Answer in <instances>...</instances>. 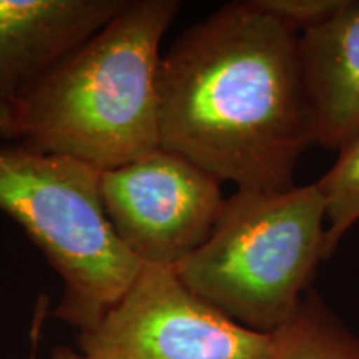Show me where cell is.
<instances>
[{"label":"cell","instance_id":"cell-5","mask_svg":"<svg viewBox=\"0 0 359 359\" xmlns=\"http://www.w3.org/2000/svg\"><path fill=\"white\" fill-rule=\"evenodd\" d=\"M83 359H268L271 334L193 293L175 268L145 264L122 299L79 333Z\"/></svg>","mask_w":359,"mask_h":359},{"label":"cell","instance_id":"cell-3","mask_svg":"<svg viewBox=\"0 0 359 359\" xmlns=\"http://www.w3.org/2000/svg\"><path fill=\"white\" fill-rule=\"evenodd\" d=\"M325 200L316 183L236 190L208 240L175 271L233 321L271 334L309 291L325 259Z\"/></svg>","mask_w":359,"mask_h":359},{"label":"cell","instance_id":"cell-10","mask_svg":"<svg viewBox=\"0 0 359 359\" xmlns=\"http://www.w3.org/2000/svg\"><path fill=\"white\" fill-rule=\"evenodd\" d=\"M334 165L318 180L325 200V259H330L339 241L359 222V128L339 148Z\"/></svg>","mask_w":359,"mask_h":359},{"label":"cell","instance_id":"cell-7","mask_svg":"<svg viewBox=\"0 0 359 359\" xmlns=\"http://www.w3.org/2000/svg\"><path fill=\"white\" fill-rule=\"evenodd\" d=\"M128 0H0V110L92 39Z\"/></svg>","mask_w":359,"mask_h":359},{"label":"cell","instance_id":"cell-1","mask_svg":"<svg viewBox=\"0 0 359 359\" xmlns=\"http://www.w3.org/2000/svg\"><path fill=\"white\" fill-rule=\"evenodd\" d=\"M298 45L253 0L191 25L160 60V148L236 190L293 188L314 145Z\"/></svg>","mask_w":359,"mask_h":359},{"label":"cell","instance_id":"cell-8","mask_svg":"<svg viewBox=\"0 0 359 359\" xmlns=\"http://www.w3.org/2000/svg\"><path fill=\"white\" fill-rule=\"evenodd\" d=\"M298 53L313 143L338 150L359 128V0L299 35Z\"/></svg>","mask_w":359,"mask_h":359},{"label":"cell","instance_id":"cell-11","mask_svg":"<svg viewBox=\"0 0 359 359\" xmlns=\"http://www.w3.org/2000/svg\"><path fill=\"white\" fill-rule=\"evenodd\" d=\"M346 0H253L259 11L291 30L306 32L334 15Z\"/></svg>","mask_w":359,"mask_h":359},{"label":"cell","instance_id":"cell-12","mask_svg":"<svg viewBox=\"0 0 359 359\" xmlns=\"http://www.w3.org/2000/svg\"><path fill=\"white\" fill-rule=\"evenodd\" d=\"M48 359H83V356L79 351H74L72 348L58 346L50 353Z\"/></svg>","mask_w":359,"mask_h":359},{"label":"cell","instance_id":"cell-2","mask_svg":"<svg viewBox=\"0 0 359 359\" xmlns=\"http://www.w3.org/2000/svg\"><path fill=\"white\" fill-rule=\"evenodd\" d=\"M177 0H128L103 29L0 110V137L107 172L160 148V42Z\"/></svg>","mask_w":359,"mask_h":359},{"label":"cell","instance_id":"cell-6","mask_svg":"<svg viewBox=\"0 0 359 359\" xmlns=\"http://www.w3.org/2000/svg\"><path fill=\"white\" fill-rule=\"evenodd\" d=\"M100 200L125 248L142 264L165 268L208 240L224 206L217 178L163 148L102 172Z\"/></svg>","mask_w":359,"mask_h":359},{"label":"cell","instance_id":"cell-9","mask_svg":"<svg viewBox=\"0 0 359 359\" xmlns=\"http://www.w3.org/2000/svg\"><path fill=\"white\" fill-rule=\"evenodd\" d=\"M268 359H359V336L309 290L293 316L271 333Z\"/></svg>","mask_w":359,"mask_h":359},{"label":"cell","instance_id":"cell-4","mask_svg":"<svg viewBox=\"0 0 359 359\" xmlns=\"http://www.w3.org/2000/svg\"><path fill=\"white\" fill-rule=\"evenodd\" d=\"M100 170L0 142V210L17 222L64 283L55 318L92 330L145 264L122 245L100 200Z\"/></svg>","mask_w":359,"mask_h":359}]
</instances>
